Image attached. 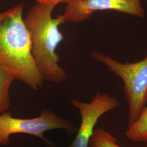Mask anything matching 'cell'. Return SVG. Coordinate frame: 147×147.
I'll use <instances>...</instances> for the list:
<instances>
[{"label": "cell", "instance_id": "cell-2", "mask_svg": "<svg viewBox=\"0 0 147 147\" xmlns=\"http://www.w3.org/2000/svg\"><path fill=\"white\" fill-rule=\"evenodd\" d=\"M54 8L36 3L24 20L31 36L32 54L43 79L60 83L67 79V75L59 64V57L56 50L64 40L59 27L66 21L63 14L53 18Z\"/></svg>", "mask_w": 147, "mask_h": 147}, {"label": "cell", "instance_id": "cell-3", "mask_svg": "<svg viewBox=\"0 0 147 147\" xmlns=\"http://www.w3.org/2000/svg\"><path fill=\"white\" fill-rule=\"evenodd\" d=\"M91 57L122 80L128 105V127L131 126L147 104V54L144 59L134 63H122L98 51L92 53Z\"/></svg>", "mask_w": 147, "mask_h": 147}, {"label": "cell", "instance_id": "cell-1", "mask_svg": "<svg viewBox=\"0 0 147 147\" xmlns=\"http://www.w3.org/2000/svg\"><path fill=\"white\" fill-rule=\"evenodd\" d=\"M24 6L0 12V65L34 90L44 80L32 54L31 36L23 16Z\"/></svg>", "mask_w": 147, "mask_h": 147}, {"label": "cell", "instance_id": "cell-10", "mask_svg": "<svg viewBox=\"0 0 147 147\" xmlns=\"http://www.w3.org/2000/svg\"><path fill=\"white\" fill-rule=\"evenodd\" d=\"M73 1L74 0H35L36 3H41L48 6H51L54 8L58 4L64 3L67 5L69 3Z\"/></svg>", "mask_w": 147, "mask_h": 147}, {"label": "cell", "instance_id": "cell-8", "mask_svg": "<svg viewBox=\"0 0 147 147\" xmlns=\"http://www.w3.org/2000/svg\"><path fill=\"white\" fill-rule=\"evenodd\" d=\"M14 77L0 65V115L7 111L11 105L9 90Z\"/></svg>", "mask_w": 147, "mask_h": 147}, {"label": "cell", "instance_id": "cell-5", "mask_svg": "<svg viewBox=\"0 0 147 147\" xmlns=\"http://www.w3.org/2000/svg\"><path fill=\"white\" fill-rule=\"evenodd\" d=\"M81 116V124L74 140L67 147H88L99 118L109 111L119 107L120 101L115 96L98 93L89 102L72 100Z\"/></svg>", "mask_w": 147, "mask_h": 147}, {"label": "cell", "instance_id": "cell-4", "mask_svg": "<svg viewBox=\"0 0 147 147\" xmlns=\"http://www.w3.org/2000/svg\"><path fill=\"white\" fill-rule=\"evenodd\" d=\"M57 129H64L69 133L77 131L71 121L47 109H43L38 117L30 119L15 118L11 112L5 111L0 115V145H8L11 135L19 134L38 137L50 144L44 136V133Z\"/></svg>", "mask_w": 147, "mask_h": 147}, {"label": "cell", "instance_id": "cell-9", "mask_svg": "<svg viewBox=\"0 0 147 147\" xmlns=\"http://www.w3.org/2000/svg\"><path fill=\"white\" fill-rule=\"evenodd\" d=\"M88 147H121L118 144L116 138L110 132L99 128L95 129ZM142 147H147V145Z\"/></svg>", "mask_w": 147, "mask_h": 147}, {"label": "cell", "instance_id": "cell-7", "mask_svg": "<svg viewBox=\"0 0 147 147\" xmlns=\"http://www.w3.org/2000/svg\"><path fill=\"white\" fill-rule=\"evenodd\" d=\"M126 137L135 142H146L147 140V104L132 125L127 127Z\"/></svg>", "mask_w": 147, "mask_h": 147}, {"label": "cell", "instance_id": "cell-6", "mask_svg": "<svg viewBox=\"0 0 147 147\" xmlns=\"http://www.w3.org/2000/svg\"><path fill=\"white\" fill-rule=\"evenodd\" d=\"M141 0H74L63 14L65 21L78 23L89 19L97 11H113L143 18Z\"/></svg>", "mask_w": 147, "mask_h": 147}, {"label": "cell", "instance_id": "cell-11", "mask_svg": "<svg viewBox=\"0 0 147 147\" xmlns=\"http://www.w3.org/2000/svg\"><path fill=\"white\" fill-rule=\"evenodd\" d=\"M146 142V144H147V141H146V142Z\"/></svg>", "mask_w": 147, "mask_h": 147}]
</instances>
